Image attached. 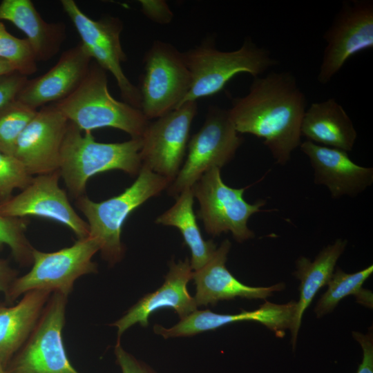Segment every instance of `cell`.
Masks as SVG:
<instances>
[{
	"label": "cell",
	"mask_w": 373,
	"mask_h": 373,
	"mask_svg": "<svg viewBox=\"0 0 373 373\" xmlns=\"http://www.w3.org/2000/svg\"><path fill=\"white\" fill-rule=\"evenodd\" d=\"M307 99L290 72L254 77L248 93L233 98L228 115L236 131L263 140L276 162L286 164L300 144Z\"/></svg>",
	"instance_id": "obj_1"
},
{
	"label": "cell",
	"mask_w": 373,
	"mask_h": 373,
	"mask_svg": "<svg viewBox=\"0 0 373 373\" xmlns=\"http://www.w3.org/2000/svg\"><path fill=\"white\" fill-rule=\"evenodd\" d=\"M141 138L117 143L96 142L68 121L60 153L61 178L75 200L86 195L88 180L97 173L121 170L133 177L142 168Z\"/></svg>",
	"instance_id": "obj_2"
},
{
	"label": "cell",
	"mask_w": 373,
	"mask_h": 373,
	"mask_svg": "<svg viewBox=\"0 0 373 373\" xmlns=\"http://www.w3.org/2000/svg\"><path fill=\"white\" fill-rule=\"evenodd\" d=\"M170 184L165 178L142 166L135 181L120 194L102 202H95L86 195L76 199L77 207L86 218L88 236L97 240L101 257L109 266L124 257L126 248L121 233L128 216Z\"/></svg>",
	"instance_id": "obj_3"
},
{
	"label": "cell",
	"mask_w": 373,
	"mask_h": 373,
	"mask_svg": "<svg viewBox=\"0 0 373 373\" xmlns=\"http://www.w3.org/2000/svg\"><path fill=\"white\" fill-rule=\"evenodd\" d=\"M54 104L83 132L111 127L128 133L131 138H141L150 122L140 109L111 95L106 71L95 61L91 63L78 87Z\"/></svg>",
	"instance_id": "obj_4"
},
{
	"label": "cell",
	"mask_w": 373,
	"mask_h": 373,
	"mask_svg": "<svg viewBox=\"0 0 373 373\" xmlns=\"http://www.w3.org/2000/svg\"><path fill=\"white\" fill-rule=\"evenodd\" d=\"M182 55L191 83L182 104L218 93L240 73L256 77L278 64L269 50L260 47L250 37L245 38L241 46L232 51L218 50L214 39L209 37L183 52Z\"/></svg>",
	"instance_id": "obj_5"
},
{
	"label": "cell",
	"mask_w": 373,
	"mask_h": 373,
	"mask_svg": "<svg viewBox=\"0 0 373 373\" xmlns=\"http://www.w3.org/2000/svg\"><path fill=\"white\" fill-rule=\"evenodd\" d=\"M99 251L97 240L90 236L77 239L73 245L56 251L45 252L34 248L30 270L15 280L4 296L6 303L12 304L34 290L68 297L79 278L98 272L93 258Z\"/></svg>",
	"instance_id": "obj_6"
},
{
	"label": "cell",
	"mask_w": 373,
	"mask_h": 373,
	"mask_svg": "<svg viewBox=\"0 0 373 373\" xmlns=\"http://www.w3.org/2000/svg\"><path fill=\"white\" fill-rule=\"evenodd\" d=\"M139 89L140 110L155 119L178 108L191 83L182 52L170 43L154 41L146 52Z\"/></svg>",
	"instance_id": "obj_7"
},
{
	"label": "cell",
	"mask_w": 373,
	"mask_h": 373,
	"mask_svg": "<svg viewBox=\"0 0 373 373\" xmlns=\"http://www.w3.org/2000/svg\"><path fill=\"white\" fill-rule=\"evenodd\" d=\"M229 119L228 110L210 106L204 122L188 143V154L178 175L166 189L177 198L209 169H221L234 157L243 142Z\"/></svg>",
	"instance_id": "obj_8"
},
{
	"label": "cell",
	"mask_w": 373,
	"mask_h": 373,
	"mask_svg": "<svg viewBox=\"0 0 373 373\" xmlns=\"http://www.w3.org/2000/svg\"><path fill=\"white\" fill-rule=\"evenodd\" d=\"M192 188L200 204L198 217L208 234L215 237L231 232L238 242L255 236L247 222L253 214L265 211L260 208L266 201L247 202L243 195L248 186H229L222 181L220 169L214 167L204 173Z\"/></svg>",
	"instance_id": "obj_9"
},
{
	"label": "cell",
	"mask_w": 373,
	"mask_h": 373,
	"mask_svg": "<svg viewBox=\"0 0 373 373\" xmlns=\"http://www.w3.org/2000/svg\"><path fill=\"white\" fill-rule=\"evenodd\" d=\"M68 296L52 293L35 328L5 367L6 373H80L62 339Z\"/></svg>",
	"instance_id": "obj_10"
},
{
	"label": "cell",
	"mask_w": 373,
	"mask_h": 373,
	"mask_svg": "<svg viewBox=\"0 0 373 373\" xmlns=\"http://www.w3.org/2000/svg\"><path fill=\"white\" fill-rule=\"evenodd\" d=\"M60 2L91 59L112 74L124 102L140 109L139 89L126 76L122 67V63L127 59L120 39L122 21L111 16L94 20L82 12L75 1L61 0Z\"/></svg>",
	"instance_id": "obj_11"
},
{
	"label": "cell",
	"mask_w": 373,
	"mask_h": 373,
	"mask_svg": "<svg viewBox=\"0 0 373 373\" xmlns=\"http://www.w3.org/2000/svg\"><path fill=\"white\" fill-rule=\"evenodd\" d=\"M323 39L326 46L317 79L326 84L352 57L373 48V1H343Z\"/></svg>",
	"instance_id": "obj_12"
},
{
	"label": "cell",
	"mask_w": 373,
	"mask_h": 373,
	"mask_svg": "<svg viewBox=\"0 0 373 373\" xmlns=\"http://www.w3.org/2000/svg\"><path fill=\"white\" fill-rule=\"evenodd\" d=\"M197 111V102H187L150 121L141 137L142 166L171 183L182 167Z\"/></svg>",
	"instance_id": "obj_13"
},
{
	"label": "cell",
	"mask_w": 373,
	"mask_h": 373,
	"mask_svg": "<svg viewBox=\"0 0 373 373\" xmlns=\"http://www.w3.org/2000/svg\"><path fill=\"white\" fill-rule=\"evenodd\" d=\"M60 178L59 170L33 176L19 193L0 202V213L7 217L49 219L67 227L77 239L88 237V225L70 204L66 191L59 186Z\"/></svg>",
	"instance_id": "obj_14"
},
{
	"label": "cell",
	"mask_w": 373,
	"mask_h": 373,
	"mask_svg": "<svg viewBox=\"0 0 373 373\" xmlns=\"http://www.w3.org/2000/svg\"><path fill=\"white\" fill-rule=\"evenodd\" d=\"M68 124V119L55 104L37 110L19 136L13 153L31 175L59 170Z\"/></svg>",
	"instance_id": "obj_15"
},
{
	"label": "cell",
	"mask_w": 373,
	"mask_h": 373,
	"mask_svg": "<svg viewBox=\"0 0 373 373\" xmlns=\"http://www.w3.org/2000/svg\"><path fill=\"white\" fill-rule=\"evenodd\" d=\"M193 272L189 258L177 262L171 261L163 284L155 291L144 296L122 317L111 324L117 329V340H120L122 335L137 323L147 327L150 316L161 309H173L180 319L195 311L198 306L188 290Z\"/></svg>",
	"instance_id": "obj_16"
},
{
	"label": "cell",
	"mask_w": 373,
	"mask_h": 373,
	"mask_svg": "<svg viewBox=\"0 0 373 373\" xmlns=\"http://www.w3.org/2000/svg\"><path fill=\"white\" fill-rule=\"evenodd\" d=\"M296 307L295 301L285 304L266 301L255 310H242L237 314H218L209 309H196L172 327L155 325L153 332L164 338L186 337L215 330L233 323L255 321L267 327L277 336L283 337L285 330L291 327Z\"/></svg>",
	"instance_id": "obj_17"
},
{
	"label": "cell",
	"mask_w": 373,
	"mask_h": 373,
	"mask_svg": "<svg viewBox=\"0 0 373 373\" xmlns=\"http://www.w3.org/2000/svg\"><path fill=\"white\" fill-rule=\"evenodd\" d=\"M300 150L310 162L314 182L326 186L332 198H354L373 183V168L354 162L347 152L306 140Z\"/></svg>",
	"instance_id": "obj_18"
},
{
	"label": "cell",
	"mask_w": 373,
	"mask_h": 373,
	"mask_svg": "<svg viewBox=\"0 0 373 373\" xmlns=\"http://www.w3.org/2000/svg\"><path fill=\"white\" fill-rule=\"evenodd\" d=\"M92 59L82 43L62 52L46 73L28 79L17 99L38 110L70 95L86 76Z\"/></svg>",
	"instance_id": "obj_19"
},
{
	"label": "cell",
	"mask_w": 373,
	"mask_h": 373,
	"mask_svg": "<svg viewBox=\"0 0 373 373\" xmlns=\"http://www.w3.org/2000/svg\"><path fill=\"white\" fill-rule=\"evenodd\" d=\"M231 247L230 241L224 240L208 262L193 271L192 280L195 285L193 298L198 307L214 305L220 300L236 297L265 299L285 288L283 283L269 287H251L236 279L226 267Z\"/></svg>",
	"instance_id": "obj_20"
},
{
	"label": "cell",
	"mask_w": 373,
	"mask_h": 373,
	"mask_svg": "<svg viewBox=\"0 0 373 373\" xmlns=\"http://www.w3.org/2000/svg\"><path fill=\"white\" fill-rule=\"evenodd\" d=\"M13 23L26 36L37 61H48L60 50L66 37L63 22H47L31 0H3L0 21Z\"/></svg>",
	"instance_id": "obj_21"
},
{
	"label": "cell",
	"mask_w": 373,
	"mask_h": 373,
	"mask_svg": "<svg viewBox=\"0 0 373 373\" xmlns=\"http://www.w3.org/2000/svg\"><path fill=\"white\" fill-rule=\"evenodd\" d=\"M301 136L317 144L351 151L357 138L354 124L334 98L314 102L307 108L301 124Z\"/></svg>",
	"instance_id": "obj_22"
},
{
	"label": "cell",
	"mask_w": 373,
	"mask_h": 373,
	"mask_svg": "<svg viewBox=\"0 0 373 373\" xmlns=\"http://www.w3.org/2000/svg\"><path fill=\"white\" fill-rule=\"evenodd\" d=\"M51 294L34 290L13 305L0 304V362L4 367L28 339Z\"/></svg>",
	"instance_id": "obj_23"
},
{
	"label": "cell",
	"mask_w": 373,
	"mask_h": 373,
	"mask_svg": "<svg viewBox=\"0 0 373 373\" xmlns=\"http://www.w3.org/2000/svg\"><path fill=\"white\" fill-rule=\"evenodd\" d=\"M347 244L346 240L338 238L332 245L323 248L314 261L304 256L297 259L296 269L294 275L300 283V298L296 302L294 318L289 328L293 350L296 347L297 336L305 311L311 304L318 290L327 284Z\"/></svg>",
	"instance_id": "obj_24"
},
{
	"label": "cell",
	"mask_w": 373,
	"mask_h": 373,
	"mask_svg": "<svg viewBox=\"0 0 373 373\" xmlns=\"http://www.w3.org/2000/svg\"><path fill=\"white\" fill-rule=\"evenodd\" d=\"M193 190L189 188L175 198V204L159 216L155 223L176 227L191 251L190 264L193 271L206 265L217 249L213 240H205L198 225L193 211Z\"/></svg>",
	"instance_id": "obj_25"
},
{
	"label": "cell",
	"mask_w": 373,
	"mask_h": 373,
	"mask_svg": "<svg viewBox=\"0 0 373 373\" xmlns=\"http://www.w3.org/2000/svg\"><path fill=\"white\" fill-rule=\"evenodd\" d=\"M372 272V265L353 274H347L341 268L336 267L327 284V291L318 300L315 307L314 312L317 318L333 311L340 300L349 295H354L358 303L372 308V292L362 287Z\"/></svg>",
	"instance_id": "obj_26"
},
{
	"label": "cell",
	"mask_w": 373,
	"mask_h": 373,
	"mask_svg": "<svg viewBox=\"0 0 373 373\" xmlns=\"http://www.w3.org/2000/svg\"><path fill=\"white\" fill-rule=\"evenodd\" d=\"M37 112L17 99L0 108V151L13 155L16 143Z\"/></svg>",
	"instance_id": "obj_27"
},
{
	"label": "cell",
	"mask_w": 373,
	"mask_h": 373,
	"mask_svg": "<svg viewBox=\"0 0 373 373\" xmlns=\"http://www.w3.org/2000/svg\"><path fill=\"white\" fill-rule=\"evenodd\" d=\"M26 218L7 217L0 213V251L8 246L14 260L21 267L32 263V247L26 236Z\"/></svg>",
	"instance_id": "obj_28"
},
{
	"label": "cell",
	"mask_w": 373,
	"mask_h": 373,
	"mask_svg": "<svg viewBox=\"0 0 373 373\" xmlns=\"http://www.w3.org/2000/svg\"><path fill=\"white\" fill-rule=\"evenodd\" d=\"M0 59L9 62L25 76L34 74L37 64L28 40L11 35L0 21Z\"/></svg>",
	"instance_id": "obj_29"
},
{
	"label": "cell",
	"mask_w": 373,
	"mask_h": 373,
	"mask_svg": "<svg viewBox=\"0 0 373 373\" xmlns=\"http://www.w3.org/2000/svg\"><path fill=\"white\" fill-rule=\"evenodd\" d=\"M32 178L17 157L0 151V202L11 198L15 189H25Z\"/></svg>",
	"instance_id": "obj_30"
},
{
	"label": "cell",
	"mask_w": 373,
	"mask_h": 373,
	"mask_svg": "<svg viewBox=\"0 0 373 373\" xmlns=\"http://www.w3.org/2000/svg\"><path fill=\"white\" fill-rule=\"evenodd\" d=\"M28 79L18 72L0 77V108L16 99Z\"/></svg>",
	"instance_id": "obj_31"
},
{
	"label": "cell",
	"mask_w": 373,
	"mask_h": 373,
	"mask_svg": "<svg viewBox=\"0 0 373 373\" xmlns=\"http://www.w3.org/2000/svg\"><path fill=\"white\" fill-rule=\"evenodd\" d=\"M141 11L151 21L160 25L170 23L173 18V12L166 1L140 0Z\"/></svg>",
	"instance_id": "obj_32"
},
{
	"label": "cell",
	"mask_w": 373,
	"mask_h": 373,
	"mask_svg": "<svg viewBox=\"0 0 373 373\" xmlns=\"http://www.w3.org/2000/svg\"><path fill=\"white\" fill-rule=\"evenodd\" d=\"M114 353L121 373H153L144 363L124 350L120 340H117Z\"/></svg>",
	"instance_id": "obj_33"
},
{
	"label": "cell",
	"mask_w": 373,
	"mask_h": 373,
	"mask_svg": "<svg viewBox=\"0 0 373 373\" xmlns=\"http://www.w3.org/2000/svg\"><path fill=\"white\" fill-rule=\"evenodd\" d=\"M354 338L361 345L363 350V359L356 373H373V337L372 332L363 334L353 332Z\"/></svg>",
	"instance_id": "obj_34"
},
{
	"label": "cell",
	"mask_w": 373,
	"mask_h": 373,
	"mask_svg": "<svg viewBox=\"0 0 373 373\" xmlns=\"http://www.w3.org/2000/svg\"><path fill=\"white\" fill-rule=\"evenodd\" d=\"M18 276V271L12 267L9 261L0 258V293L5 296Z\"/></svg>",
	"instance_id": "obj_35"
},
{
	"label": "cell",
	"mask_w": 373,
	"mask_h": 373,
	"mask_svg": "<svg viewBox=\"0 0 373 373\" xmlns=\"http://www.w3.org/2000/svg\"><path fill=\"white\" fill-rule=\"evenodd\" d=\"M14 72L17 71L9 62L0 59V77Z\"/></svg>",
	"instance_id": "obj_36"
},
{
	"label": "cell",
	"mask_w": 373,
	"mask_h": 373,
	"mask_svg": "<svg viewBox=\"0 0 373 373\" xmlns=\"http://www.w3.org/2000/svg\"><path fill=\"white\" fill-rule=\"evenodd\" d=\"M0 373H6V372H5V367H4L3 365L1 364V362H0Z\"/></svg>",
	"instance_id": "obj_37"
}]
</instances>
